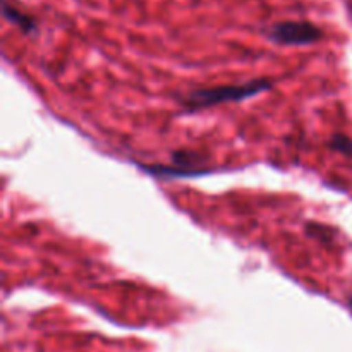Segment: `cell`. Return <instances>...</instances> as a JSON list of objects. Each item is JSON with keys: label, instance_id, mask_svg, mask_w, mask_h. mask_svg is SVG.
Masks as SVG:
<instances>
[{"label": "cell", "instance_id": "1", "mask_svg": "<svg viewBox=\"0 0 352 352\" xmlns=\"http://www.w3.org/2000/svg\"><path fill=\"white\" fill-rule=\"evenodd\" d=\"M274 86V81L268 78L253 79L244 85H229V86H215V88H203L191 91L184 100L182 107L189 112H198V110L210 109V107L222 105V103L243 102V100L253 98L260 93L267 91Z\"/></svg>", "mask_w": 352, "mask_h": 352}, {"label": "cell", "instance_id": "2", "mask_svg": "<svg viewBox=\"0 0 352 352\" xmlns=\"http://www.w3.org/2000/svg\"><path fill=\"white\" fill-rule=\"evenodd\" d=\"M267 38L285 47H305L323 38V31L309 21H280L265 31Z\"/></svg>", "mask_w": 352, "mask_h": 352}, {"label": "cell", "instance_id": "3", "mask_svg": "<svg viewBox=\"0 0 352 352\" xmlns=\"http://www.w3.org/2000/svg\"><path fill=\"white\" fill-rule=\"evenodd\" d=\"M2 14H3V19H6L7 23L19 28L24 34H34L38 31V26L36 23H34L33 17L28 16L26 12L19 10L17 7L10 6L7 0H3L2 2Z\"/></svg>", "mask_w": 352, "mask_h": 352}, {"label": "cell", "instance_id": "4", "mask_svg": "<svg viewBox=\"0 0 352 352\" xmlns=\"http://www.w3.org/2000/svg\"><path fill=\"white\" fill-rule=\"evenodd\" d=\"M330 148L346 155V157H352V140L346 134H336L330 141Z\"/></svg>", "mask_w": 352, "mask_h": 352}, {"label": "cell", "instance_id": "5", "mask_svg": "<svg viewBox=\"0 0 352 352\" xmlns=\"http://www.w3.org/2000/svg\"><path fill=\"white\" fill-rule=\"evenodd\" d=\"M349 306H351V309H352V298L349 299Z\"/></svg>", "mask_w": 352, "mask_h": 352}]
</instances>
